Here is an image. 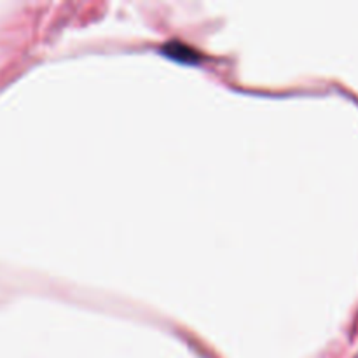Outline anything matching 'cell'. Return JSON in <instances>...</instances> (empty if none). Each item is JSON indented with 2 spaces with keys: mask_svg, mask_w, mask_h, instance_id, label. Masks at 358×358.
I'll return each mask as SVG.
<instances>
[{
  "mask_svg": "<svg viewBox=\"0 0 358 358\" xmlns=\"http://www.w3.org/2000/svg\"><path fill=\"white\" fill-rule=\"evenodd\" d=\"M164 53L170 58L180 59V62H194L198 58V53L192 48H189L187 44H184V42H170L164 48Z\"/></svg>",
  "mask_w": 358,
  "mask_h": 358,
  "instance_id": "obj_1",
  "label": "cell"
}]
</instances>
